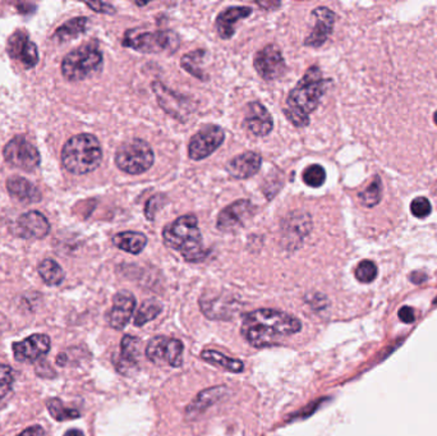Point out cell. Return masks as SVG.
<instances>
[{"label": "cell", "instance_id": "6da1fadb", "mask_svg": "<svg viewBox=\"0 0 437 436\" xmlns=\"http://www.w3.org/2000/svg\"><path fill=\"white\" fill-rule=\"evenodd\" d=\"M302 324L298 318L284 311L260 309L246 315L242 335L254 347H269L285 337L298 333Z\"/></svg>", "mask_w": 437, "mask_h": 436}, {"label": "cell", "instance_id": "7a4b0ae2", "mask_svg": "<svg viewBox=\"0 0 437 436\" xmlns=\"http://www.w3.org/2000/svg\"><path fill=\"white\" fill-rule=\"evenodd\" d=\"M326 83L328 81L324 80L317 66L307 69L285 101V117L293 126L303 128L310 125V114L317 109L321 97L326 91Z\"/></svg>", "mask_w": 437, "mask_h": 436}, {"label": "cell", "instance_id": "3957f363", "mask_svg": "<svg viewBox=\"0 0 437 436\" xmlns=\"http://www.w3.org/2000/svg\"><path fill=\"white\" fill-rule=\"evenodd\" d=\"M162 241L169 248L178 251L188 262L204 261L209 251L204 247L196 215H183L162 230Z\"/></svg>", "mask_w": 437, "mask_h": 436}, {"label": "cell", "instance_id": "277c9868", "mask_svg": "<svg viewBox=\"0 0 437 436\" xmlns=\"http://www.w3.org/2000/svg\"><path fill=\"white\" fill-rule=\"evenodd\" d=\"M102 145L94 134H76L67 141L62 150V164L72 174L83 176L97 169L102 164Z\"/></svg>", "mask_w": 437, "mask_h": 436}, {"label": "cell", "instance_id": "5b68a950", "mask_svg": "<svg viewBox=\"0 0 437 436\" xmlns=\"http://www.w3.org/2000/svg\"><path fill=\"white\" fill-rule=\"evenodd\" d=\"M124 48H130L136 52L158 54H173L179 49V36L173 31H139L128 30L124 34Z\"/></svg>", "mask_w": 437, "mask_h": 436}, {"label": "cell", "instance_id": "8992f818", "mask_svg": "<svg viewBox=\"0 0 437 436\" xmlns=\"http://www.w3.org/2000/svg\"><path fill=\"white\" fill-rule=\"evenodd\" d=\"M102 52L95 45H83L67 54L62 62V73L68 81H83L102 69Z\"/></svg>", "mask_w": 437, "mask_h": 436}, {"label": "cell", "instance_id": "52a82bcc", "mask_svg": "<svg viewBox=\"0 0 437 436\" xmlns=\"http://www.w3.org/2000/svg\"><path fill=\"white\" fill-rule=\"evenodd\" d=\"M153 150L146 141L132 139L122 143L116 153L118 168L132 176L142 174L153 167Z\"/></svg>", "mask_w": 437, "mask_h": 436}, {"label": "cell", "instance_id": "ba28073f", "mask_svg": "<svg viewBox=\"0 0 437 436\" xmlns=\"http://www.w3.org/2000/svg\"><path fill=\"white\" fill-rule=\"evenodd\" d=\"M151 87L161 109L176 120L186 122L196 111V103L192 101L190 97L168 89L160 81H153Z\"/></svg>", "mask_w": 437, "mask_h": 436}, {"label": "cell", "instance_id": "9c48e42d", "mask_svg": "<svg viewBox=\"0 0 437 436\" xmlns=\"http://www.w3.org/2000/svg\"><path fill=\"white\" fill-rule=\"evenodd\" d=\"M3 155L8 164L26 171L36 169L41 162L39 150L22 136H17L9 141Z\"/></svg>", "mask_w": 437, "mask_h": 436}, {"label": "cell", "instance_id": "30bf717a", "mask_svg": "<svg viewBox=\"0 0 437 436\" xmlns=\"http://www.w3.org/2000/svg\"><path fill=\"white\" fill-rule=\"evenodd\" d=\"M226 140V132L216 125L204 126L190 137L188 156L192 160H204L214 154Z\"/></svg>", "mask_w": 437, "mask_h": 436}, {"label": "cell", "instance_id": "8fae6325", "mask_svg": "<svg viewBox=\"0 0 437 436\" xmlns=\"http://www.w3.org/2000/svg\"><path fill=\"white\" fill-rule=\"evenodd\" d=\"M254 66L258 76L265 81H274L282 77L285 72L283 52L275 44L266 45L258 50L254 59Z\"/></svg>", "mask_w": 437, "mask_h": 436}, {"label": "cell", "instance_id": "7c38bea8", "mask_svg": "<svg viewBox=\"0 0 437 436\" xmlns=\"http://www.w3.org/2000/svg\"><path fill=\"white\" fill-rule=\"evenodd\" d=\"M256 207L249 200H237L220 211L216 220L218 230L233 233L242 228L248 219L255 214Z\"/></svg>", "mask_w": 437, "mask_h": 436}, {"label": "cell", "instance_id": "4fadbf2b", "mask_svg": "<svg viewBox=\"0 0 437 436\" xmlns=\"http://www.w3.org/2000/svg\"><path fill=\"white\" fill-rule=\"evenodd\" d=\"M51 348L50 338L46 334H32L29 338L15 342L12 346L15 361L18 363H36L49 353Z\"/></svg>", "mask_w": 437, "mask_h": 436}, {"label": "cell", "instance_id": "5bb4252c", "mask_svg": "<svg viewBox=\"0 0 437 436\" xmlns=\"http://www.w3.org/2000/svg\"><path fill=\"white\" fill-rule=\"evenodd\" d=\"M243 128L256 137H265L274 129V119L263 104L254 101L246 108Z\"/></svg>", "mask_w": 437, "mask_h": 436}, {"label": "cell", "instance_id": "9a60e30c", "mask_svg": "<svg viewBox=\"0 0 437 436\" xmlns=\"http://www.w3.org/2000/svg\"><path fill=\"white\" fill-rule=\"evenodd\" d=\"M7 50L12 59L21 62L26 68L35 67L39 62L36 45L29 40L25 31H17L9 37Z\"/></svg>", "mask_w": 437, "mask_h": 436}, {"label": "cell", "instance_id": "2e32d148", "mask_svg": "<svg viewBox=\"0 0 437 436\" xmlns=\"http://www.w3.org/2000/svg\"><path fill=\"white\" fill-rule=\"evenodd\" d=\"M50 223L44 214L32 210L21 215L15 223V234L25 239H41L49 234Z\"/></svg>", "mask_w": 437, "mask_h": 436}, {"label": "cell", "instance_id": "e0dca14e", "mask_svg": "<svg viewBox=\"0 0 437 436\" xmlns=\"http://www.w3.org/2000/svg\"><path fill=\"white\" fill-rule=\"evenodd\" d=\"M314 26L312 32L306 37L305 45L310 48H320L328 41V37L334 30L335 13L326 7H319L312 12Z\"/></svg>", "mask_w": 437, "mask_h": 436}, {"label": "cell", "instance_id": "ac0fdd59", "mask_svg": "<svg viewBox=\"0 0 437 436\" xmlns=\"http://www.w3.org/2000/svg\"><path fill=\"white\" fill-rule=\"evenodd\" d=\"M201 310L204 316L210 320L226 321L234 318L240 311V302L226 296H206L200 300Z\"/></svg>", "mask_w": 437, "mask_h": 436}, {"label": "cell", "instance_id": "d6986e66", "mask_svg": "<svg viewBox=\"0 0 437 436\" xmlns=\"http://www.w3.org/2000/svg\"><path fill=\"white\" fill-rule=\"evenodd\" d=\"M136 309V298L128 290H120L113 298V307L109 314V325L122 330L130 323Z\"/></svg>", "mask_w": 437, "mask_h": 436}, {"label": "cell", "instance_id": "ffe728a7", "mask_svg": "<svg viewBox=\"0 0 437 436\" xmlns=\"http://www.w3.org/2000/svg\"><path fill=\"white\" fill-rule=\"evenodd\" d=\"M263 157L255 151H247L233 157L228 165V173L235 179H247L254 177L261 168Z\"/></svg>", "mask_w": 437, "mask_h": 436}, {"label": "cell", "instance_id": "44dd1931", "mask_svg": "<svg viewBox=\"0 0 437 436\" xmlns=\"http://www.w3.org/2000/svg\"><path fill=\"white\" fill-rule=\"evenodd\" d=\"M139 357V340L132 335H124L120 343V353L113 356L116 369L127 375L137 367Z\"/></svg>", "mask_w": 437, "mask_h": 436}, {"label": "cell", "instance_id": "7402d4cb", "mask_svg": "<svg viewBox=\"0 0 437 436\" xmlns=\"http://www.w3.org/2000/svg\"><path fill=\"white\" fill-rule=\"evenodd\" d=\"M226 393H228V388L224 385L209 388V389H204L202 392L198 393L186 408V417L188 420L195 419L198 414L206 411L209 407L214 406L215 403H218V400H221Z\"/></svg>", "mask_w": 437, "mask_h": 436}, {"label": "cell", "instance_id": "603a6c76", "mask_svg": "<svg viewBox=\"0 0 437 436\" xmlns=\"http://www.w3.org/2000/svg\"><path fill=\"white\" fill-rule=\"evenodd\" d=\"M252 15L249 7H229L224 9L216 18V31L218 36L229 40L235 34V23Z\"/></svg>", "mask_w": 437, "mask_h": 436}, {"label": "cell", "instance_id": "cb8c5ba5", "mask_svg": "<svg viewBox=\"0 0 437 436\" xmlns=\"http://www.w3.org/2000/svg\"><path fill=\"white\" fill-rule=\"evenodd\" d=\"M7 190L12 197L22 202L31 204L41 200V192L39 191V188L26 178L18 176L8 178Z\"/></svg>", "mask_w": 437, "mask_h": 436}, {"label": "cell", "instance_id": "d4e9b609", "mask_svg": "<svg viewBox=\"0 0 437 436\" xmlns=\"http://www.w3.org/2000/svg\"><path fill=\"white\" fill-rule=\"evenodd\" d=\"M113 244L122 251L128 252L132 255H139L145 250L147 237L141 232L127 230V232H120L113 237Z\"/></svg>", "mask_w": 437, "mask_h": 436}, {"label": "cell", "instance_id": "484cf974", "mask_svg": "<svg viewBox=\"0 0 437 436\" xmlns=\"http://www.w3.org/2000/svg\"><path fill=\"white\" fill-rule=\"evenodd\" d=\"M37 272H39V275L41 276V279L44 281L45 284L50 286V287L60 286L66 278V273H64L63 267H60L58 262L53 259L43 260L39 264Z\"/></svg>", "mask_w": 437, "mask_h": 436}, {"label": "cell", "instance_id": "4316f807", "mask_svg": "<svg viewBox=\"0 0 437 436\" xmlns=\"http://www.w3.org/2000/svg\"><path fill=\"white\" fill-rule=\"evenodd\" d=\"M88 27V18L86 17H77L73 18L71 21L64 23L63 26H60L58 30L54 34V38H57L59 41L64 43L71 38L80 36L82 34H85Z\"/></svg>", "mask_w": 437, "mask_h": 436}, {"label": "cell", "instance_id": "83f0119b", "mask_svg": "<svg viewBox=\"0 0 437 436\" xmlns=\"http://www.w3.org/2000/svg\"><path fill=\"white\" fill-rule=\"evenodd\" d=\"M201 358L204 360L206 363H211V365H215V366H220V367L228 370L230 372H235V374L242 372L243 369H244V365H243L241 360H235V358H232V357H228V356L220 353L218 351H211V349L204 351L201 353Z\"/></svg>", "mask_w": 437, "mask_h": 436}, {"label": "cell", "instance_id": "f1b7e54d", "mask_svg": "<svg viewBox=\"0 0 437 436\" xmlns=\"http://www.w3.org/2000/svg\"><path fill=\"white\" fill-rule=\"evenodd\" d=\"M204 55H206L204 50H193L190 54L183 55L182 59H181L183 69L201 81L209 80V76L204 73V69L201 68Z\"/></svg>", "mask_w": 437, "mask_h": 436}, {"label": "cell", "instance_id": "f546056e", "mask_svg": "<svg viewBox=\"0 0 437 436\" xmlns=\"http://www.w3.org/2000/svg\"><path fill=\"white\" fill-rule=\"evenodd\" d=\"M46 408L55 421H71V420H76V419L81 417V414L77 409L68 408L58 398H50V400H46Z\"/></svg>", "mask_w": 437, "mask_h": 436}, {"label": "cell", "instance_id": "4dcf8cb0", "mask_svg": "<svg viewBox=\"0 0 437 436\" xmlns=\"http://www.w3.org/2000/svg\"><path fill=\"white\" fill-rule=\"evenodd\" d=\"M162 311V304L158 300H147L139 306L134 316V325L144 326L158 318Z\"/></svg>", "mask_w": 437, "mask_h": 436}, {"label": "cell", "instance_id": "1f68e13d", "mask_svg": "<svg viewBox=\"0 0 437 436\" xmlns=\"http://www.w3.org/2000/svg\"><path fill=\"white\" fill-rule=\"evenodd\" d=\"M168 340L167 337H155L148 342L146 348V356L151 363H160L165 361Z\"/></svg>", "mask_w": 437, "mask_h": 436}, {"label": "cell", "instance_id": "d6a6232c", "mask_svg": "<svg viewBox=\"0 0 437 436\" xmlns=\"http://www.w3.org/2000/svg\"><path fill=\"white\" fill-rule=\"evenodd\" d=\"M302 179L308 187L319 188L326 181V171L324 169V167H321L319 164H312L303 170Z\"/></svg>", "mask_w": 437, "mask_h": 436}, {"label": "cell", "instance_id": "836d02e7", "mask_svg": "<svg viewBox=\"0 0 437 436\" xmlns=\"http://www.w3.org/2000/svg\"><path fill=\"white\" fill-rule=\"evenodd\" d=\"M381 182L380 178L377 177L368 188H366L363 192L359 193V200L362 202V205L367 207H373L379 204L381 200Z\"/></svg>", "mask_w": 437, "mask_h": 436}, {"label": "cell", "instance_id": "e575fe53", "mask_svg": "<svg viewBox=\"0 0 437 436\" xmlns=\"http://www.w3.org/2000/svg\"><path fill=\"white\" fill-rule=\"evenodd\" d=\"M183 351H184V346H183L182 342L179 339L170 338V339L168 340L165 361H167L170 366H173V367L182 366Z\"/></svg>", "mask_w": 437, "mask_h": 436}, {"label": "cell", "instance_id": "d590c367", "mask_svg": "<svg viewBox=\"0 0 437 436\" xmlns=\"http://www.w3.org/2000/svg\"><path fill=\"white\" fill-rule=\"evenodd\" d=\"M15 383V371L4 363H0V402L12 391Z\"/></svg>", "mask_w": 437, "mask_h": 436}, {"label": "cell", "instance_id": "8d00e7d4", "mask_svg": "<svg viewBox=\"0 0 437 436\" xmlns=\"http://www.w3.org/2000/svg\"><path fill=\"white\" fill-rule=\"evenodd\" d=\"M356 278L361 283H371L377 276V267L370 260H364L358 264L356 269Z\"/></svg>", "mask_w": 437, "mask_h": 436}, {"label": "cell", "instance_id": "74e56055", "mask_svg": "<svg viewBox=\"0 0 437 436\" xmlns=\"http://www.w3.org/2000/svg\"><path fill=\"white\" fill-rule=\"evenodd\" d=\"M168 199L164 195H155L150 200L146 202L145 216L148 220H153L156 213L165 206Z\"/></svg>", "mask_w": 437, "mask_h": 436}, {"label": "cell", "instance_id": "f35d334b", "mask_svg": "<svg viewBox=\"0 0 437 436\" xmlns=\"http://www.w3.org/2000/svg\"><path fill=\"white\" fill-rule=\"evenodd\" d=\"M431 210H432L431 202L426 197H417L410 204V211L417 218L429 216L431 214Z\"/></svg>", "mask_w": 437, "mask_h": 436}, {"label": "cell", "instance_id": "ab89813d", "mask_svg": "<svg viewBox=\"0 0 437 436\" xmlns=\"http://www.w3.org/2000/svg\"><path fill=\"white\" fill-rule=\"evenodd\" d=\"M88 8H91L92 10H95L97 13L102 15H114L116 13V8L113 7L109 3H104V1H92V3H86Z\"/></svg>", "mask_w": 437, "mask_h": 436}, {"label": "cell", "instance_id": "60d3db41", "mask_svg": "<svg viewBox=\"0 0 437 436\" xmlns=\"http://www.w3.org/2000/svg\"><path fill=\"white\" fill-rule=\"evenodd\" d=\"M399 318L403 323H407V324L413 323L415 320V310L410 307H403L399 311Z\"/></svg>", "mask_w": 437, "mask_h": 436}, {"label": "cell", "instance_id": "b9f144b4", "mask_svg": "<svg viewBox=\"0 0 437 436\" xmlns=\"http://www.w3.org/2000/svg\"><path fill=\"white\" fill-rule=\"evenodd\" d=\"M44 435V429L40 425H34L31 428L23 430L20 435L17 436H43Z\"/></svg>", "mask_w": 437, "mask_h": 436}, {"label": "cell", "instance_id": "7bdbcfd3", "mask_svg": "<svg viewBox=\"0 0 437 436\" xmlns=\"http://www.w3.org/2000/svg\"><path fill=\"white\" fill-rule=\"evenodd\" d=\"M64 436H85V435H83V433H82L81 430L71 429L67 431L66 434H64Z\"/></svg>", "mask_w": 437, "mask_h": 436}, {"label": "cell", "instance_id": "ee69618b", "mask_svg": "<svg viewBox=\"0 0 437 436\" xmlns=\"http://www.w3.org/2000/svg\"><path fill=\"white\" fill-rule=\"evenodd\" d=\"M257 4L261 6V7H265V6H269V7L274 6L275 8L280 7V3H277V1H271V3H268V4L263 3V1H257Z\"/></svg>", "mask_w": 437, "mask_h": 436}, {"label": "cell", "instance_id": "f6af8a7d", "mask_svg": "<svg viewBox=\"0 0 437 436\" xmlns=\"http://www.w3.org/2000/svg\"><path fill=\"white\" fill-rule=\"evenodd\" d=\"M433 120H435V123L437 125V111L435 113V115H433Z\"/></svg>", "mask_w": 437, "mask_h": 436}]
</instances>
